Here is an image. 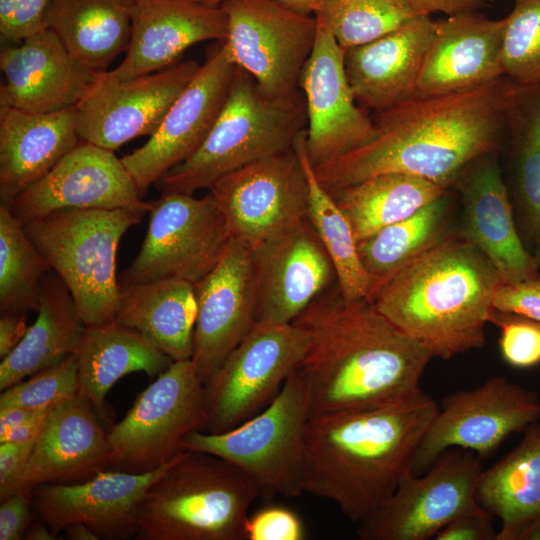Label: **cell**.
<instances>
[{"label":"cell","mask_w":540,"mask_h":540,"mask_svg":"<svg viewBox=\"0 0 540 540\" xmlns=\"http://www.w3.org/2000/svg\"><path fill=\"white\" fill-rule=\"evenodd\" d=\"M142 246L119 276L132 285L161 279L196 284L219 262L231 235L216 200L180 192L162 193L152 202Z\"/></svg>","instance_id":"8fae6325"},{"label":"cell","mask_w":540,"mask_h":540,"mask_svg":"<svg viewBox=\"0 0 540 540\" xmlns=\"http://www.w3.org/2000/svg\"><path fill=\"white\" fill-rule=\"evenodd\" d=\"M311 399L307 381L295 368L274 400L240 425L222 432L192 431L182 448L209 453L241 469L260 494L298 497Z\"/></svg>","instance_id":"ba28073f"},{"label":"cell","mask_w":540,"mask_h":540,"mask_svg":"<svg viewBox=\"0 0 540 540\" xmlns=\"http://www.w3.org/2000/svg\"><path fill=\"white\" fill-rule=\"evenodd\" d=\"M515 126L520 132L517 188L529 224L540 235V88L526 97Z\"/></svg>","instance_id":"60d3db41"},{"label":"cell","mask_w":540,"mask_h":540,"mask_svg":"<svg viewBox=\"0 0 540 540\" xmlns=\"http://www.w3.org/2000/svg\"><path fill=\"white\" fill-rule=\"evenodd\" d=\"M493 516L485 509L463 514L434 537L436 540H496L497 531L493 525Z\"/></svg>","instance_id":"681fc988"},{"label":"cell","mask_w":540,"mask_h":540,"mask_svg":"<svg viewBox=\"0 0 540 540\" xmlns=\"http://www.w3.org/2000/svg\"><path fill=\"white\" fill-rule=\"evenodd\" d=\"M194 290L197 314L191 360L205 384L257 324L252 248L231 239Z\"/></svg>","instance_id":"ffe728a7"},{"label":"cell","mask_w":540,"mask_h":540,"mask_svg":"<svg viewBox=\"0 0 540 540\" xmlns=\"http://www.w3.org/2000/svg\"><path fill=\"white\" fill-rule=\"evenodd\" d=\"M483 469L472 451L452 448L422 474H406L392 495L358 523L361 540H426L457 517L484 509L477 501Z\"/></svg>","instance_id":"4fadbf2b"},{"label":"cell","mask_w":540,"mask_h":540,"mask_svg":"<svg viewBox=\"0 0 540 540\" xmlns=\"http://www.w3.org/2000/svg\"><path fill=\"white\" fill-rule=\"evenodd\" d=\"M0 68V106L32 113L77 106L103 73L78 61L49 28L2 48Z\"/></svg>","instance_id":"603a6c76"},{"label":"cell","mask_w":540,"mask_h":540,"mask_svg":"<svg viewBox=\"0 0 540 540\" xmlns=\"http://www.w3.org/2000/svg\"><path fill=\"white\" fill-rule=\"evenodd\" d=\"M476 497L501 523L496 540H529L540 525V424L530 425L511 452L482 471Z\"/></svg>","instance_id":"f546056e"},{"label":"cell","mask_w":540,"mask_h":540,"mask_svg":"<svg viewBox=\"0 0 540 540\" xmlns=\"http://www.w3.org/2000/svg\"><path fill=\"white\" fill-rule=\"evenodd\" d=\"M207 6H219L225 0H194ZM297 11L311 14L318 0H275Z\"/></svg>","instance_id":"11a10c76"},{"label":"cell","mask_w":540,"mask_h":540,"mask_svg":"<svg viewBox=\"0 0 540 540\" xmlns=\"http://www.w3.org/2000/svg\"><path fill=\"white\" fill-rule=\"evenodd\" d=\"M25 315L2 314L0 318V358L9 355L27 332Z\"/></svg>","instance_id":"816d5d0a"},{"label":"cell","mask_w":540,"mask_h":540,"mask_svg":"<svg viewBox=\"0 0 540 540\" xmlns=\"http://www.w3.org/2000/svg\"><path fill=\"white\" fill-rule=\"evenodd\" d=\"M234 70L222 43L200 66L149 140L121 158L142 195L201 146L226 102Z\"/></svg>","instance_id":"e0dca14e"},{"label":"cell","mask_w":540,"mask_h":540,"mask_svg":"<svg viewBox=\"0 0 540 540\" xmlns=\"http://www.w3.org/2000/svg\"><path fill=\"white\" fill-rule=\"evenodd\" d=\"M540 420L538 395L505 377L453 393L442 400L412 461V472L422 474L440 454L459 448L480 459L493 454L513 433Z\"/></svg>","instance_id":"5bb4252c"},{"label":"cell","mask_w":540,"mask_h":540,"mask_svg":"<svg viewBox=\"0 0 540 540\" xmlns=\"http://www.w3.org/2000/svg\"><path fill=\"white\" fill-rule=\"evenodd\" d=\"M0 502V540L22 539L33 520L31 491L19 490Z\"/></svg>","instance_id":"c3c4849f"},{"label":"cell","mask_w":540,"mask_h":540,"mask_svg":"<svg viewBox=\"0 0 540 540\" xmlns=\"http://www.w3.org/2000/svg\"><path fill=\"white\" fill-rule=\"evenodd\" d=\"M53 408L44 411L39 416L24 422L23 424L9 430L0 436V443L4 442H26L38 439L44 431L50 413Z\"/></svg>","instance_id":"f5cc1de1"},{"label":"cell","mask_w":540,"mask_h":540,"mask_svg":"<svg viewBox=\"0 0 540 540\" xmlns=\"http://www.w3.org/2000/svg\"><path fill=\"white\" fill-rule=\"evenodd\" d=\"M206 426L204 384L192 360L173 361L110 428L109 469L153 471L184 450L188 433Z\"/></svg>","instance_id":"9c48e42d"},{"label":"cell","mask_w":540,"mask_h":540,"mask_svg":"<svg viewBox=\"0 0 540 540\" xmlns=\"http://www.w3.org/2000/svg\"><path fill=\"white\" fill-rule=\"evenodd\" d=\"M258 495L257 485L235 465L184 449L141 500L135 539L244 540Z\"/></svg>","instance_id":"5b68a950"},{"label":"cell","mask_w":540,"mask_h":540,"mask_svg":"<svg viewBox=\"0 0 540 540\" xmlns=\"http://www.w3.org/2000/svg\"><path fill=\"white\" fill-rule=\"evenodd\" d=\"M209 192L231 238L252 249L307 219L308 181L293 148L223 176Z\"/></svg>","instance_id":"9a60e30c"},{"label":"cell","mask_w":540,"mask_h":540,"mask_svg":"<svg viewBox=\"0 0 540 540\" xmlns=\"http://www.w3.org/2000/svg\"><path fill=\"white\" fill-rule=\"evenodd\" d=\"M109 455L108 432L91 403L77 395L51 411L17 491L87 481L109 469Z\"/></svg>","instance_id":"4316f807"},{"label":"cell","mask_w":540,"mask_h":540,"mask_svg":"<svg viewBox=\"0 0 540 540\" xmlns=\"http://www.w3.org/2000/svg\"><path fill=\"white\" fill-rule=\"evenodd\" d=\"M501 283L477 246L444 237L389 278L371 301L434 357L448 360L484 345Z\"/></svg>","instance_id":"277c9868"},{"label":"cell","mask_w":540,"mask_h":540,"mask_svg":"<svg viewBox=\"0 0 540 540\" xmlns=\"http://www.w3.org/2000/svg\"><path fill=\"white\" fill-rule=\"evenodd\" d=\"M435 21L417 15L401 27L345 52V70L357 103L377 113L416 95Z\"/></svg>","instance_id":"484cf974"},{"label":"cell","mask_w":540,"mask_h":540,"mask_svg":"<svg viewBox=\"0 0 540 540\" xmlns=\"http://www.w3.org/2000/svg\"><path fill=\"white\" fill-rule=\"evenodd\" d=\"M78 368L72 355L2 391L0 408L24 407L46 410L78 395Z\"/></svg>","instance_id":"b9f144b4"},{"label":"cell","mask_w":540,"mask_h":540,"mask_svg":"<svg viewBox=\"0 0 540 540\" xmlns=\"http://www.w3.org/2000/svg\"><path fill=\"white\" fill-rule=\"evenodd\" d=\"M345 52L328 27L317 19L314 48L299 84L308 125L306 152L314 168L363 147L377 135L374 121L352 92Z\"/></svg>","instance_id":"2e32d148"},{"label":"cell","mask_w":540,"mask_h":540,"mask_svg":"<svg viewBox=\"0 0 540 540\" xmlns=\"http://www.w3.org/2000/svg\"><path fill=\"white\" fill-rule=\"evenodd\" d=\"M197 314L194 284L161 279L119 287L115 320L174 361L191 359Z\"/></svg>","instance_id":"d6a6232c"},{"label":"cell","mask_w":540,"mask_h":540,"mask_svg":"<svg viewBox=\"0 0 540 540\" xmlns=\"http://www.w3.org/2000/svg\"><path fill=\"white\" fill-rule=\"evenodd\" d=\"M427 179L387 173L330 192L348 218L357 242L399 222L445 194Z\"/></svg>","instance_id":"e575fe53"},{"label":"cell","mask_w":540,"mask_h":540,"mask_svg":"<svg viewBox=\"0 0 540 540\" xmlns=\"http://www.w3.org/2000/svg\"><path fill=\"white\" fill-rule=\"evenodd\" d=\"M535 261H536L537 265L540 266V240H539V244H538V248H537Z\"/></svg>","instance_id":"680465c9"},{"label":"cell","mask_w":540,"mask_h":540,"mask_svg":"<svg viewBox=\"0 0 540 540\" xmlns=\"http://www.w3.org/2000/svg\"><path fill=\"white\" fill-rule=\"evenodd\" d=\"M491 321L500 330L499 347L503 359L516 368H530L540 363V325L519 316L495 311Z\"/></svg>","instance_id":"7bdbcfd3"},{"label":"cell","mask_w":540,"mask_h":540,"mask_svg":"<svg viewBox=\"0 0 540 540\" xmlns=\"http://www.w3.org/2000/svg\"><path fill=\"white\" fill-rule=\"evenodd\" d=\"M535 322H536V321H535ZM538 323H539V322H538ZM539 325H540V323H539Z\"/></svg>","instance_id":"91938a15"},{"label":"cell","mask_w":540,"mask_h":540,"mask_svg":"<svg viewBox=\"0 0 540 540\" xmlns=\"http://www.w3.org/2000/svg\"><path fill=\"white\" fill-rule=\"evenodd\" d=\"M309 187L307 218L334 266L338 286L346 299L371 298L372 283L358 252L353 228L333 196L317 179L306 152V129L293 144Z\"/></svg>","instance_id":"d590c367"},{"label":"cell","mask_w":540,"mask_h":540,"mask_svg":"<svg viewBox=\"0 0 540 540\" xmlns=\"http://www.w3.org/2000/svg\"><path fill=\"white\" fill-rule=\"evenodd\" d=\"M463 233L495 266L502 283L536 278L537 263L517 233L500 167L489 154L464 187Z\"/></svg>","instance_id":"f1b7e54d"},{"label":"cell","mask_w":540,"mask_h":540,"mask_svg":"<svg viewBox=\"0 0 540 540\" xmlns=\"http://www.w3.org/2000/svg\"><path fill=\"white\" fill-rule=\"evenodd\" d=\"M257 323L290 324L337 281L308 218L252 249Z\"/></svg>","instance_id":"7402d4cb"},{"label":"cell","mask_w":540,"mask_h":540,"mask_svg":"<svg viewBox=\"0 0 540 540\" xmlns=\"http://www.w3.org/2000/svg\"><path fill=\"white\" fill-rule=\"evenodd\" d=\"M69 540H99L96 533L83 523L75 522L67 525L63 531Z\"/></svg>","instance_id":"6f0895ef"},{"label":"cell","mask_w":540,"mask_h":540,"mask_svg":"<svg viewBox=\"0 0 540 540\" xmlns=\"http://www.w3.org/2000/svg\"><path fill=\"white\" fill-rule=\"evenodd\" d=\"M418 15L444 13L447 16L478 11L489 0H406Z\"/></svg>","instance_id":"f907efd6"},{"label":"cell","mask_w":540,"mask_h":540,"mask_svg":"<svg viewBox=\"0 0 540 540\" xmlns=\"http://www.w3.org/2000/svg\"><path fill=\"white\" fill-rule=\"evenodd\" d=\"M49 272L40 284L35 322L17 347L1 359V391L58 365L75 355L79 347L87 326L62 279Z\"/></svg>","instance_id":"1f68e13d"},{"label":"cell","mask_w":540,"mask_h":540,"mask_svg":"<svg viewBox=\"0 0 540 540\" xmlns=\"http://www.w3.org/2000/svg\"><path fill=\"white\" fill-rule=\"evenodd\" d=\"M51 0H0L1 37L12 44L47 28L45 14Z\"/></svg>","instance_id":"ee69618b"},{"label":"cell","mask_w":540,"mask_h":540,"mask_svg":"<svg viewBox=\"0 0 540 540\" xmlns=\"http://www.w3.org/2000/svg\"><path fill=\"white\" fill-rule=\"evenodd\" d=\"M135 0H51L45 23L83 65L97 71L126 51Z\"/></svg>","instance_id":"836d02e7"},{"label":"cell","mask_w":540,"mask_h":540,"mask_svg":"<svg viewBox=\"0 0 540 540\" xmlns=\"http://www.w3.org/2000/svg\"><path fill=\"white\" fill-rule=\"evenodd\" d=\"M309 335L297 369L307 381L311 416L408 399L434 358L368 299H346L337 281L293 321Z\"/></svg>","instance_id":"7a4b0ae2"},{"label":"cell","mask_w":540,"mask_h":540,"mask_svg":"<svg viewBox=\"0 0 540 540\" xmlns=\"http://www.w3.org/2000/svg\"><path fill=\"white\" fill-rule=\"evenodd\" d=\"M245 540H303L305 528L300 517L281 506H268L249 516Z\"/></svg>","instance_id":"f6af8a7d"},{"label":"cell","mask_w":540,"mask_h":540,"mask_svg":"<svg viewBox=\"0 0 540 540\" xmlns=\"http://www.w3.org/2000/svg\"><path fill=\"white\" fill-rule=\"evenodd\" d=\"M303 94L292 101L267 98L251 75L235 66L226 102L201 146L158 182L162 193L193 194L223 176L293 148L304 130Z\"/></svg>","instance_id":"8992f818"},{"label":"cell","mask_w":540,"mask_h":540,"mask_svg":"<svg viewBox=\"0 0 540 540\" xmlns=\"http://www.w3.org/2000/svg\"><path fill=\"white\" fill-rule=\"evenodd\" d=\"M22 539L24 540H55L58 539L51 529L41 520L33 519L26 529Z\"/></svg>","instance_id":"9f6ffc18"},{"label":"cell","mask_w":540,"mask_h":540,"mask_svg":"<svg viewBox=\"0 0 540 540\" xmlns=\"http://www.w3.org/2000/svg\"><path fill=\"white\" fill-rule=\"evenodd\" d=\"M24 224L66 209H143L134 178L114 151L79 143L45 176L19 193L9 205Z\"/></svg>","instance_id":"ac0fdd59"},{"label":"cell","mask_w":540,"mask_h":540,"mask_svg":"<svg viewBox=\"0 0 540 540\" xmlns=\"http://www.w3.org/2000/svg\"><path fill=\"white\" fill-rule=\"evenodd\" d=\"M438 410L421 390L389 405L311 416L303 493L332 501L353 523L365 520L412 472L415 452Z\"/></svg>","instance_id":"3957f363"},{"label":"cell","mask_w":540,"mask_h":540,"mask_svg":"<svg viewBox=\"0 0 540 540\" xmlns=\"http://www.w3.org/2000/svg\"><path fill=\"white\" fill-rule=\"evenodd\" d=\"M78 395L106 420L105 398L124 376L143 372L158 376L174 361L134 329L116 320L87 326L76 351Z\"/></svg>","instance_id":"4dcf8cb0"},{"label":"cell","mask_w":540,"mask_h":540,"mask_svg":"<svg viewBox=\"0 0 540 540\" xmlns=\"http://www.w3.org/2000/svg\"><path fill=\"white\" fill-rule=\"evenodd\" d=\"M223 43L232 63L275 101L302 96L300 78L316 40L317 19L275 0H225Z\"/></svg>","instance_id":"30bf717a"},{"label":"cell","mask_w":540,"mask_h":540,"mask_svg":"<svg viewBox=\"0 0 540 540\" xmlns=\"http://www.w3.org/2000/svg\"><path fill=\"white\" fill-rule=\"evenodd\" d=\"M308 344L309 335L300 326L257 323L204 384L205 431H228L266 408Z\"/></svg>","instance_id":"7c38bea8"},{"label":"cell","mask_w":540,"mask_h":540,"mask_svg":"<svg viewBox=\"0 0 540 540\" xmlns=\"http://www.w3.org/2000/svg\"><path fill=\"white\" fill-rule=\"evenodd\" d=\"M493 309L540 323V279L501 283L493 297Z\"/></svg>","instance_id":"bcb514c9"},{"label":"cell","mask_w":540,"mask_h":540,"mask_svg":"<svg viewBox=\"0 0 540 540\" xmlns=\"http://www.w3.org/2000/svg\"><path fill=\"white\" fill-rule=\"evenodd\" d=\"M313 14L345 51L392 32L418 15L406 0H318Z\"/></svg>","instance_id":"f35d334b"},{"label":"cell","mask_w":540,"mask_h":540,"mask_svg":"<svg viewBox=\"0 0 540 540\" xmlns=\"http://www.w3.org/2000/svg\"><path fill=\"white\" fill-rule=\"evenodd\" d=\"M79 140L76 106L50 113L0 106V205L9 206Z\"/></svg>","instance_id":"83f0119b"},{"label":"cell","mask_w":540,"mask_h":540,"mask_svg":"<svg viewBox=\"0 0 540 540\" xmlns=\"http://www.w3.org/2000/svg\"><path fill=\"white\" fill-rule=\"evenodd\" d=\"M52 270L24 223L0 205V312L26 315L39 306L42 278Z\"/></svg>","instance_id":"74e56055"},{"label":"cell","mask_w":540,"mask_h":540,"mask_svg":"<svg viewBox=\"0 0 540 540\" xmlns=\"http://www.w3.org/2000/svg\"><path fill=\"white\" fill-rule=\"evenodd\" d=\"M195 60L119 82L98 83L76 106L80 139L115 151L151 136L200 68Z\"/></svg>","instance_id":"d6986e66"},{"label":"cell","mask_w":540,"mask_h":540,"mask_svg":"<svg viewBox=\"0 0 540 540\" xmlns=\"http://www.w3.org/2000/svg\"><path fill=\"white\" fill-rule=\"evenodd\" d=\"M46 410H32L17 406L0 408V436L24 422L39 416Z\"/></svg>","instance_id":"db71d44e"},{"label":"cell","mask_w":540,"mask_h":540,"mask_svg":"<svg viewBox=\"0 0 540 540\" xmlns=\"http://www.w3.org/2000/svg\"><path fill=\"white\" fill-rule=\"evenodd\" d=\"M36 441L0 443V501L17 491Z\"/></svg>","instance_id":"7dc6e473"},{"label":"cell","mask_w":540,"mask_h":540,"mask_svg":"<svg viewBox=\"0 0 540 540\" xmlns=\"http://www.w3.org/2000/svg\"><path fill=\"white\" fill-rule=\"evenodd\" d=\"M179 453L145 473L106 469L80 483L36 486L31 490L33 519L44 522L56 537L67 525L80 522L100 539L135 538L141 500Z\"/></svg>","instance_id":"44dd1931"},{"label":"cell","mask_w":540,"mask_h":540,"mask_svg":"<svg viewBox=\"0 0 540 540\" xmlns=\"http://www.w3.org/2000/svg\"><path fill=\"white\" fill-rule=\"evenodd\" d=\"M502 68L517 86L540 88V0H515L505 17Z\"/></svg>","instance_id":"ab89813d"},{"label":"cell","mask_w":540,"mask_h":540,"mask_svg":"<svg viewBox=\"0 0 540 540\" xmlns=\"http://www.w3.org/2000/svg\"><path fill=\"white\" fill-rule=\"evenodd\" d=\"M531 91L503 76L467 92L413 98L378 113L371 142L314 168L315 174L328 192L387 173L447 188L495 149Z\"/></svg>","instance_id":"6da1fadb"},{"label":"cell","mask_w":540,"mask_h":540,"mask_svg":"<svg viewBox=\"0 0 540 540\" xmlns=\"http://www.w3.org/2000/svg\"><path fill=\"white\" fill-rule=\"evenodd\" d=\"M448 208L444 194L358 242L360 259L372 283L370 301L389 278L444 238Z\"/></svg>","instance_id":"8d00e7d4"},{"label":"cell","mask_w":540,"mask_h":540,"mask_svg":"<svg viewBox=\"0 0 540 540\" xmlns=\"http://www.w3.org/2000/svg\"><path fill=\"white\" fill-rule=\"evenodd\" d=\"M504 30L505 18L489 19L478 11L435 21L415 98L467 92L503 77Z\"/></svg>","instance_id":"d4e9b609"},{"label":"cell","mask_w":540,"mask_h":540,"mask_svg":"<svg viewBox=\"0 0 540 540\" xmlns=\"http://www.w3.org/2000/svg\"><path fill=\"white\" fill-rule=\"evenodd\" d=\"M143 209H66L24 224L26 234L70 291L86 326L115 320L117 251Z\"/></svg>","instance_id":"52a82bcc"},{"label":"cell","mask_w":540,"mask_h":540,"mask_svg":"<svg viewBox=\"0 0 540 540\" xmlns=\"http://www.w3.org/2000/svg\"><path fill=\"white\" fill-rule=\"evenodd\" d=\"M228 24L220 6L194 0H135L126 56L103 82H119L176 64L191 46L204 41L224 42Z\"/></svg>","instance_id":"cb8c5ba5"}]
</instances>
